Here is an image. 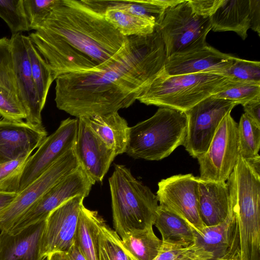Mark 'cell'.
Returning a JSON list of instances; mask_svg holds the SVG:
<instances>
[{
  "label": "cell",
  "instance_id": "cell-1",
  "mask_svg": "<svg viewBox=\"0 0 260 260\" xmlns=\"http://www.w3.org/2000/svg\"><path fill=\"white\" fill-rule=\"evenodd\" d=\"M167 58L160 34L128 37L124 46L98 69L55 79L57 108L77 118L127 108L162 72Z\"/></svg>",
  "mask_w": 260,
  "mask_h": 260
},
{
  "label": "cell",
  "instance_id": "cell-2",
  "mask_svg": "<svg viewBox=\"0 0 260 260\" xmlns=\"http://www.w3.org/2000/svg\"><path fill=\"white\" fill-rule=\"evenodd\" d=\"M29 37L54 80L99 69L128 41L103 14L76 0H60Z\"/></svg>",
  "mask_w": 260,
  "mask_h": 260
},
{
  "label": "cell",
  "instance_id": "cell-3",
  "mask_svg": "<svg viewBox=\"0 0 260 260\" xmlns=\"http://www.w3.org/2000/svg\"><path fill=\"white\" fill-rule=\"evenodd\" d=\"M114 231L121 239L153 226L158 202L156 196L137 180L129 169L114 165L109 178Z\"/></svg>",
  "mask_w": 260,
  "mask_h": 260
},
{
  "label": "cell",
  "instance_id": "cell-4",
  "mask_svg": "<svg viewBox=\"0 0 260 260\" xmlns=\"http://www.w3.org/2000/svg\"><path fill=\"white\" fill-rule=\"evenodd\" d=\"M163 70L139 95L140 103L185 112L237 80L211 73L169 76Z\"/></svg>",
  "mask_w": 260,
  "mask_h": 260
},
{
  "label": "cell",
  "instance_id": "cell-5",
  "mask_svg": "<svg viewBox=\"0 0 260 260\" xmlns=\"http://www.w3.org/2000/svg\"><path fill=\"white\" fill-rule=\"evenodd\" d=\"M187 125L185 112L159 108L149 118L129 127L125 153L136 159H162L183 145Z\"/></svg>",
  "mask_w": 260,
  "mask_h": 260
},
{
  "label": "cell",
  "instance_id": "cell-6",
  "mask_svg": "<svg viewBox=\"0 0 260 260\" xmlns=\"http://www.w3.org/2000/svg\"><path fill=\"white\" fill-rule=\"evenodd\" d=\"M211 29L210 17L196 14L188 0L167 9L155 28L163 41L167 57L206 45V37Z\"/></svg>",
  "mask_w": 260,
  "mask_h": 260
},
{
  "label": "cell",
  "instance_id": "cell-7",
  "mask_svg": "<svg viewBox=\"0 0 260 260\" xmlns=\"http://www.w3.org/2000/svg\"><path fill=\"white\" fill-rule=\"evenodd\" d=\"M239 156L238 123L229 113L220 122L207 151L197 158L199 179L225 182L234 171Z\"/></svg>",
  "mask_w": 260,
  "mask_h": 260
},
{
  "label": "cell",
  "instance_id": "cell-8",
  "mask_svg": "<svg viewBox=\"0 0 260 260\" xmlns=\"http://www.w3.org/2000/svg\"><path fill=\"white\" fill-rule=\"evenodd\" d=\"M237 105L212 95L185 112L187 125L183 146L190 156L197 158L207 151L222 119Z\"/></svg>",
  "mask_w": 260,
  "mask_h": 260
},
{
  "label": "cell",
  "instance_id": "cell-9",
  "mask_svg": "<svg viewBox=\"0 0 260 260\" xmlns=\"http://www.w3.org/2000/svg\"><path fill=\"white\" fill-rule=\"evenodd\" d=\"M79 166V162L73 148L18 193L10 205L0 214V231L10 230L51 187Z\"/></svg>",
  "mask_w": 260,
  "mask_h": 260
},
{
  "label": "cell",
  "instance_id": "cell-10",
  "mask_svg": "<svg viewBox=\"0 0 260 260\" xmlns=\"http://www.w3.org/2000/svg\"><path fill=\"white\" fill-rule=\"evenodd\" d=\"M199 177L191 174L172 176L158 183L159 205L184 220L197 233L205 228L199 212Z\"/></svg>",
  "mask_w": 260,
  "mask_h": 260
},
{
  "label": "cell",
  "instance_id": "cell-11",
  "mask_svg": "<svg viewBox=\"0 0 260 260\" xmlns=\"http://www.w3.org/2000/svg\"><path fill=\"white\" fill-rule=\"evenodd\" d=\"M95 183L79 165L73 172L51 187L8 231L15 233L39 221L62 204L78 195L87 197Z\"/></svg>",
  "mask_w": 260,
  "mask_h": 260
},
{
  "label": "cell",
  "instance_id": "cell-12",
  "mask_svg": "<svg viewBox=\"0 0 260 260\" xmlns=\"http://www.w3.org/2000/svg\"><path fill=\"white\" fill-rule=\"evenodd\" d=\"M78 122L77 118H68L61 121L57 129L47 136L37 151L29 156L21 176L18 192L74 148Z\"/></svg>",
  "mask_w": 260,
  "mask_h": 260
},
{
  "label": "cell",
  "instance_id": "cell-13",
  "mask_svg": "<svg viewBox=\"0 0 260 260\" xmlns=\"http://www.w3.org/2000/svg\"><path fill=\"white\" fill-rule=\"evenodd\" d=\"M85 198L83 195L76 196L49 214L41 241V254L43 258L53 252H67L74 244L79 215Z\"/></svg>",
  "mask_w": 260,
  "mask_h": 260
},
{
  "label": "cell",
  "instance_id": "cell-14",
  "mask_svg": "<svg viewBox=\"0 0 260 260\" xmlns=\"http://www.w3.org/2000/svg\"><path fill=\"white\" fill-rule=\"evenodd\" d=\"M73 148L79 165L94 182H102L116 156L113 150L90 128L83 118H78Z\"/></svg>",
  "mask_w": 260,
  "mask_h": 260
},
{
  "label": "cell",
  "instance_id": "cell-15",
  "mask_svg": "<svg viewBox=\"0 0 260 260\" xmlns=\"http://www.w3.org/2000/svg\"><path fill=\"white\" fill-rule=\"evenodd\" d=\"M236 58L207 44L167 57L163 71L169 76L196 73H211L223 76Z\"/></svg>",
  "mask_w": 260,
  "mask_h": 260
},
{
  "label": "cell",
  "instance_id": "cell-16",
  "mask_svg": "<svg viewBox=\"0 0 260 260\" xmlns=\"http://www.w3.org/2000/svg\"><path fill=\"white\" fill-rule=\"evenodd\" d=\"M26 37L18 33L12 35L10 38L18 96L26 112V121L33 125H41V113L44 108L41 104L31 74Z\"/></svg>",
  "mask_w": 260,
  "mask_h": 260
},
{
  "label": "cell",
  "instance_id": "cell-17",
  "mask_svg": "<svg viewBox=\"0 0 260 260\" xmlns=\"http://www.w3.org/2000/svg\"><path fill=\"white\" fill-rule=\"evenodd\" d=\"M47 137L43 124L0 119V164L31 155Z\"/></svg>",
  "mask_w": 260,
  "mask_h": 260
},
{
  "label": "cell",
  "instance_id": "cell-18",
  "mask_svg": "<svg viewBox=\"0 0 260 260\" xmlns=\"http://www.w3.org/2000/svg\"><path fill=\"white\" fill-rule=\"evenodd\" d=\"M45 224L43 220L15 233L1 231L0 260H44L41 241Z\"/></svg>",
  "mask_w": 260,
  "mask_h": 260
},
{
  "label": "cell",
  "instance_id": "cell-19",
  "mask_svg": "<svg viewBox=\"0 0 260 260\" xmlns=\"http://www.w3.org/2000/svg\"><path fill=\"white\" fill-rule=\"evenodd\" d=\"M193 230L194 243L210 255L212 260L227 253L239 239L237 215L231 203L229 214L223 221L215 225L205 226L200 233Z\"/></svg>",
  "mask_w": 260,
  "mask_h": 260
},
{
  "label": "cell",
  "instance_id": "cell-20",
  "mask_svg": "<svg viewBox=\"0 0 260 260\" xmlns=\"http://www.w3.org/2000/svg\"><path fill=\"white\" fill-rule=\"evenodd\" d=\"M198 191L199 212L204 225H215L223 221L231 208L226 182L204 181L199 178Z\"/></svg>",
  "mask_w": 260,
  "mask_h": 260
},
{
  "label": "cell",
  "instance_id": "cell-21",
  "mask_svg": "<svg viewBox=\"0 0 260 260\" xmlns=\"http://www.w3.org/2000/svg\"><path fill=\"white\" fill-rule=\"evenodd\" d=\"M210 20L213 31H233L244 40L250 28L249 0H222Z\"/></svg>",
  "mask_w": 260,
  "mask_h": 260
},
{
  "label": "cell",
  "instance_id": "cell-22",
  "mask_svg": "<svg viewBox=\"0 0 260 260\" xmlns=\"http://www.w3.org/2000/svg\"><path fill=\"white\" fill-rule=\"evenodd\" d=\"M82 118L116 156L125 153L130 127L118 112Z\"/></svg>",
  "mask_w": 260,
  "mask_h": 260
},
{
  "label": "cell",
  "instance_id": "cell-23",
  "mask_svg": "<svg viewBox=\"0 0 260 260\" xmlns=\"http://www.w3.org/2000/svg\"><path fill=\"white\" fill-rule=\"evenodd\" d=\"M183 0L93 1L84 3L95 11L104 14L109 8L120 9L147 19L155 27L161 22L166 10L180 4Z\"/></svg>",
  "mask_w": 260,
  "mask_h": 260
},
{
  "label": "cell",
  "instance_id": "cell-24",
  "mask_svg": "<svg viewBox=\"0 0 260 260\" xmlns=\"http://www.w3.org/2000/svg\"><path fill=\"white\" fill-rule=\"evenodd\" d=\"M105 221L97 211L81 207L74 238L75 244L86 260H99L100 228Z\"/></svg>",
  "mask_w": 260,
  "mask_h": 260
},
{
  "label": "cell",
  "instance_id": "cell-25",
  "mask_svg": "<svg viewBox=\"0 0 260 260\" xmlns=\"http://www.w3.org/2000/svg\"><path fill=\"white\" fill-rule=\"evenodd\" d=\"M161 235V241L188 246L194 242L193 230L184 220L158 205L154 224Z\"/></svg>",
  "mask_w": 260,
  "mask_h": 260
},
{
  "label": "cell",
  "instance_id": "cell-26",
  "mask_svg": "<svg viewBox=\"0 0 260 260\" xmlns=\"http://www.w3.org/2000/svg\"><path fill=\"white\" fill-rule=\"evenodd\" d=\"M103 14L111 24L126 37L146 36L155 31V25L152 21L120 9L109 8Z\"/></svg>",
  "mask_w": 260,
  "mask_h": 260
},
{
  "label": "cell",
  "instance_id": "cell-27",
  "mask_svg": "<svg viewBox=\"0 0 260 260\" xmlns=\"http://www.w3.org/2000/svg\"><path fill=\"white\" fill-rule=\"evenodd\" d=\"M121 243L136 260H153L159 251L161 240L149 226L131 233L121 239Z\"/></svg>",
  "mask_w": 260,
  "mask_h": 260
},
{
  "label": "cell",
  "instance_id": "cell-28",
  "mask_svg": "<svg viewBox=\"0 0 260 260\" xmlns=\"http://www.w3.org/2000/svg\"><path fill=\"white\" fill-rule=\"evenodd\" d=\"M26 45L32 78L41 104L44 108L49 88L54 79L51 70L29 36L26 37Z\"/></svg>",
  "mask_w": 260,
  "mask_h": 260
},
{
  "label": "cell",
  "instance_id": "cell-29",
  "mask_svg": "<svg viewBox=\"0 0 260 260\" xmlns=\"http://www.w3.org/2000/svg\"><path fill=\"white\" fill-rule=\"evenodd\" d=\"M238 138L240 156L248 161L259 155L260 126L245 113L238 123Z\"/></svg>",
  "mask_w": 260,
  "mask_h": 260
},
{
  "label": "cell",
  "instance_id": "cell-30",
  "mask_svg": "<svg viewBox=\"0 0 260 260\" xmlns=\"http://www.w3.org/2000/svg\"><path fill=\"white\" fill-rule=\"evenodd\" d=\"M99 260H136L124 248L117 233L105 221L99 233Z\"/></svg>",
  "mask_w": 260,
  "mask_h": 260
},
{
  "label": "cell",
  "instance_id": "cell-31",
  "mask_svg": "<svg viewBox=\"0 0 260 260\" xmlns=\"http://www.w3.org/2000/svg\"><path fill=\"white\" fill-rule=\"evenodd\" d=\"M213 96L243 106L250 102L260 101V83L237 80L229 87Z\"/></svg>",
  "mask_w": 260,
  "mask_h": 260
},
{
  "label": "cell",
  "instance_id": "cell-32",
  "mask_svg": "<svg viewBox=\"0 0 260 260\" xmlns=\"http://www.w3.org/2000/svg\"><path fill=\"white\" fill-rule=\"evenodd\" d=\"M0 17L7 24L12 35L30 30L23 0H0Z\"/></svg>",
  "mask_w": 260,
  "mask_h": 260
},
{
  "label": "cell",
  "instance_id": "cell-33",
  "mask_svg": "<svg viewBox=\"0 0 260 260\" xmlns=\"http://www.w3.org/2000/svg\"><path fill=\"white\" fill-rule=\"evenodd\" d=\"M153 260H212V257L194 243L184 246L161 241L159 251Z\"/></svg>",
  "mask_w": 260,
  "mask_h": 260
},
{
  "label": "cell",
  "instance_id": "cell-34",
  "mask_svg": "<svg viewBox=\"0 0 260 260\" xmlns=\"http://www.w3.org/2000/svg\"><path fill=\"white\" fill-rule=\"evenodd\" d=\"M0 87L18 96L12 44L7 37L0 39Z\"/></svg>",
  "mask_w": 260,
  "mask_h": 260
},
{
  "label": "cell",
  "instance_id": "cell-35",
  "mask_svg": "<svg viewBox=\"0 0 260 260\" xmlns=\"http://www.w3.org/2000/svg\"><path fill=\"white\" fill-rule=\"evenodd\" d=\"M30 156L0 164V192H18L21 176Z\"/></svg>",
  "mask_w": 260,
  "mask_h": 260
},
{
  "label": "cell",
  "instance_id": "cell-36",
  "mask_svg": "<svg viewBox=\"0 0 260 260\" xmlns=\"http://www.w3.org/2000/svg\"><path fill=\"white\" fill-rule=\"evenodd\" d=\"M60 0H23V7L30 30H36Z\"/></svg>",
  "mask_w": 260,
  "mask_h": 260
},
{
  "label": "cell",
  "instance_id": "cell-37",
  "mask_svg": "<svg viewBox=\"0 0 260 260\" xmlns=\"http://www.w3.org/2000/svg\"><path fill=\"white\" fill-rule=\"evenodd\" d=\"M223 76L242 81L260 83V62L237 57Z\"/></svg>",
  "mask_w": 260,
  "mask_h": 260
},
{
  "label": "cell",
  "instance_id": "cell-38",
  "mask_svg": "<svg viewBox=\"0 0 260 260\" xmlns=\"http://www.w3.org/2000/svg\"><path fill=\"white\" fill-rule=\"evenodd\" d=\"M0 115L5 119L21 121L26 118L24 108L18 96L0 87Z\"/></svg>",
  "mask_w": 260,
  "mask_h": 260
},
{
  "label": "cell",
  "instance_id": "cell-39",
  "mask_svg": "<svg viewBox=\"0 0 260 260\" xmlns=\"http://www.w3.org/2000/svg\"><path fill=\"white\" fill-rule=\"evenodd\" d=\"M192 11L205 18L211 16L221 5L222 0H188Z\"/></svg>",
  "mask_w": 260,
  "mask_h": 260
},
{
  "label": "cell",
  "instance_id": "cell-40",
  "mask_svg": "<svg viewBox=\"0 0 260 260\" xmlns=\"http://www.w3.org/2000/svg\"><path fill=\"white\" fill-rule=\"evenodd\" d=\"M250 28L260 36V0H249Z\"/></svg>",
  "mask_w": 260,
  "mask_h": 260
},
{
  "label": "cell",
  "instance_id": "cell-41",
  "mask_svg": "<svg viewBox=\"0 0 260 260\" xmlns=\"http://www.w3.org/2000/svg\"><path fill=\"white\" fill-rule=\"evenodd\" d=\"M243 108L244 113L260 126V101L250 102Z\"/></svg>",
  "mask_w": 260,
  "mask_h": 260
},
{
  "label": "cell",
  "instance_id": "cell-42",
  "mask_svg": "<svg viewBox=\"0 0 260 260\" xmlns=\"http://www.w3.org/2000/svg\"><path fill=\"white\" fill-rule=\"evenodd\" d=\"M214 260H241L239 239L235 242L231 250L227 253Z\"/></svg>",
  "mask_w": 260,
  "mask_h": 260
},
{
  "label": "cell",
  "instance_id": "cell-43",
  "mask_svg": "<svg viewBox=\"0 0 260 260\" xmlns=\"http://www.w3.org/2000/svg\"><path fill=\"white\" fill-rule=\"evenodd\" d=\"M17 193L0 192V214L9 207L17 196Z\"/></svg>",
  "mask_w": 260,
  "mask_h": 260
},
{
  "label": "cell",
  "instance_id": "cell-44",
  "mask_svg": "<svg viewBox=\"0 0 260 260\" xmlns=\"http://www.w3.org/2000/svg\"><path fill=\"white\" fill-rule=\"evenodd\" d=\"M70 260H86L78 247L74 244L67 252Z\"/></svg>",
  "mask_w": 260,
  "mask_h": 260
},
{
  "label": "cell",
  "instance_id": "cell-45",
  "mask_svg": "<svg viewBox=\"0 0 260 260\" xmlns=\"http://www.w3.org/2000/svg\"><path fill=\"white\" fill-rule=\"evenodd\" d=\"M45 260H70V258L67 252H55L48 255Z\"/></svg>",
  "mask_w": 260,
  "mask_h": 260
}]
</instances>
